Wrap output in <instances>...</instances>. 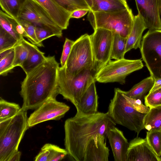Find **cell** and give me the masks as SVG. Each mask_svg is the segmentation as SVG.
<instances>
[{"label": "cell", "mask_w": 161, "mask_h": 161, "mask_svg": "<svg viewBox=\"0 0 161 161\" xmlns=\"http://www.w3.org/2000/svg\"><path fill=\"white\" fill-rule=\"evenodd\" d=\"M116 124L106 113L76 116L64 123V145L68 155L76 161H83L86 147L91 140L100 135L106 136Z\"/></svg>", "instance_id": "cell-1"}, {"label": "cell", "mask_w": 161, "mask_h": 161, "mask_svg": "<svg viewBox=\"0 0 161 161\" xmlns=\"http://www.w3.org/2000/svg\"><path fill=\"white\" fill-rule=\"evenodd\" d=\"M59 68L55 56H49L26 74L21 84L20 94L23 101L22 109H36L48 100L56 98L59 94Z\"/></svg>", "instance_id": "cell-2"}, {"label": "cell", "mask_w": 161, "mask_h": 161, "mask_svg": "<svg viewBox=\"0 0 161 161\" xmlns=\"http://www.w3.org/2000/svg\"><path fill=\"white\" fill-rule=\"evenodd\" d=\"M27 111L21 110L15 115L0 121V161H8L18 151L28 125Z\"/></svg>", "instance_id": "cell-3"}, {"label": "cell", "mask_w": 161, "mask_h": 161, "mask_svg": "<svg viewBox=\"0 0 161 161\" xmlns=\"http://www.w3.org/2000/svg\"><path fill=\"white\" fill-rule=\"evenodd\" d=\"M87 18L93 29L102 28L127 38L131 31L134 16L130 8L112 12L89 11Z\"/></svg>", "instance_id": "cell-4"}, {"label": "cell", "mask_w": 161, "mask_h": 161, "mask_svg": "<svg viewBox=\"0 0 161 161\" xmlns=\"http://www.w3.org/2000/svg\"><path fill=\"white\" fill-rule=\"evenodd\" d=\"M96 73L93 69H85L73 76L66 72L64 67H59L58 82L59 94L75 106L91 84L96 81Z\"/></svg>", "instance_id": "cell-5"}, {"label": "cell", "mask_w": 161, "mask_h": 161, "mask_svg": "<svg viewBox=\"0 0 161 161\" xmlns=\"http://www.w3.org/2000/svg\"><path fill=\"white\" fill-rule=\"evenodd\" d=\"M122 91L115 88L114 95L109 103L107 112L116 123L122 125L138 135L144 129L143 119L146 114L140 113L127 103Z\"/></svg>", "instance_id": "cell-6"}, {"label": "cell", "mask_w": 161, "mask_h": 161, "mask_svg": "<svg viewBox=\"0 0 161 161\" xmlns=\"http://www.w3.org/2000/svg\"><path fill=\"white\" fill-rule=\"evenodd\" d=\"M93 65L90 35L85 34L75 41L64 67L65 71L74 76L84 69H93Z\"/></svg>", "instance_id": "cell-7"}, {"label": "cell", "mask_w": 161, "mask_h": 161, "mask_svg": "<svg viewBox=\"0 0 161 161\" xmlns=\"http://www.w3.org/2000/svg\"><path fill=\"white\" fill-rule=\"evenodd\" d=\"M143 65L141 59L125 58L111 60L97 72L96 81L102 83L117 82L124 84L126 77L131 73L142 69Z\"/></svg>", "instance_id": "cell-8"}, {"label": "cell", "mask_w": 161, "mask_h": 161, "mask_svg": "<svg viewBox=\"0 0 161 161\" xmlns=\"http://www.w3.org/2000/svg\"><path fill=\"white\" fill-rule=\"evenodd\" d=\"M140 49L151 75L161 78V30H148L143 37Z\"/></svg>", "instance_id": "cell-9"}, {"label": "cell", "mask_w": 161, "mask_h": 161, "mask_svg": "<svg viewBox=\"0 0 161 161\" xmlns=\"http://www.w3.org/2000/svg\"><path fill=\"white\" fill-rule=\"evenodd\" d=\"M113 34V31L99 28L94 30L93 33L90 35L93 55V69L97 73L111 59Z\"/></svg>", "instance_id": "cell-10"}, {"label": "cell", "mask_w": 161, "mask_h": 161, "mask_svg": "<svg viewBox=\"0 0 161 161\" xmlns=\"http://www.w3.org/2000/svg\"><path fill=\"white\" fill-rule=\"evenodd\" d=\"M17 19L28 22L35 27L47 29L58 37L62 36L63 30L40 6L32 0L25 1Z\"/></svg>", "instance_id": "cell-11"}, {"label": "cell", "mask_w": 161, "mask_h": 161, "mask_svg": "<svg viewBox=\"0 0 161 161\" xmlns=\"http://www.w3.org/2000/svg\"><path fill=\"white\" fill-rule=\"evenodd\" d=\"M70 109L64 103L51 98L43 103L30 115L28 119V125L31 127L47 121L59 120L64 117Z\"/></svg>", "instance_id": "cell-12"}, {"label": "cell", "mask_w": 161, "mask_h": 161, "mask_svg": "<svg viewBox=\"0 0 161 161\" xmlns=\"http://www.w3.org/2000/svg\"><path fill=\"white\" fill-rule=\"evenodd\" d=\"M138 14L149 31L161 30V19L158 0H135Z\"/></svg>", "instance_id": "cell-13"}, {"label": "cell", "mask_w": 161, "mask_h": 161, "mask_svg": "<svg viewBox=\"0 0 161 161\" xmlns=\"http://www.w3.org/2000/svg\"><path fill=\"white\" fill-rule=\"evenodd\" d=\"M126 161H161L149 145L146 138L137 137L129 142Z\"/></svg>", "instance_id": "cell-14"}, {"label": "cell", "mask_w": 161, "mask_h": 161, "mask_svg": "<svg viewBox=\"0 0 161 161\" xmlns=\"http://www.w3.org/2000/svg\"><path fill=\"white\" fill-rule=\"evenodd\" d=\"M115 161H126L129 142L123 132L114 126L110 129L106 135Z\"/></svg>", "instance_id": "cell-15"}, {"label": "cell", "mask_w": 161, "mask_h": 161, "mask_svg": "<svg viewBox=\"0 0 161 161\" xmlns=\"http://www.w3.org/2000/svg\"><path fill=\"white\" fill-rule=\"evenodd\" d=\"M40 6L62 30L67 28L71 13L60 6L53 0H32Z\"/></svg>", "instance_id": "cell-16"}, {"label": "cell", "mask_w": 161, "mask_h": 161, "mask_svg": "<svg viewBox=\"0 0 161 161\" xmlns=\"http://www.w3.org/2000/svg\"><path fill=\"white\" fill-rule=\"evenodd\" d=\"M106 136L94 137L87 145L83 161H108L109 150L105 141Z\"/></svg>", "instance_id": "cell-17"}, {"label": "cell", "mask_w": 161, "mask_h": 161, "mask_svg": "<svg viewBox=\"0 0 161 161\" xmlns=\"http://www.w3.org/2000/svg\"><path fill=\"white\" fill-rule=\"evenodd\" d=\"M75 107L76 116L93 114L98 112V96L95 81L89 86Z\"/></svg>", "instance_id": "cell-18"}, {"label": "cell", "mask_w": 161, "mask_h": 161, "mask_svg": "<svg viewBox=\"0 0 161 161\" xmlns=\"http://www.w3.org/2000/svg\"><path fill=\"white\" fill-rule=\"evenodd\" d=\"M20 42L26 47L28 52L26 60L20 66L27 74L42 63L46 57L37 46L28 42L24 38Z\"/></svg>", "instance_id": "cell-19"}, {"label": "cell", "mask_w": 161, "mask_h": 161, "mask_svg": "<svg viewBox=\"0 0 161 161\" xmlns=\"http://www.w3.org/2000/svg\"><path fill=\"white\" fill-rule=\"evenodd\" d=\"M147 29L146 25L140 15L138 14L135 16L131 31L127 39L126 53L132 49H140L142 35Z\"/></svg>", "instance_id": "cell-20"}, {"label": "cell", "mask_w": 161, "mask_h": 161, "mask_svg": "<svg viewBox=\"0 0 161 161\" xmlns=\"http://www.w3.org/2000/svg\"><path fill=\"white\" fill-rule=\"evenodd\" d=\"M68 155L66 149L51 143L45 144L35 158V161H59Z\"/></svg>", "instance_id": "cell-21"}, {"label": "cell", "mask_w": 161, "mask_h": 161, "mask_svg": "<svg viewBox=\"0 0 161 161\" xmlns=\"http://www.w3.org/2000/svg\"><path fill=\"white\" fill-rule=\"evenodd\" d=\"M92 12H112L130 8L122 0H85Z\"/></svg>", "instance_id": "cell-22"}, {"label": "cell", "mask_w": 161, "mask_h": 161, "mask_svg": "<svg viewBox=\"0 0 161 161\" xmlns=\"http://www.w3.org/2000/svg\"><path fill=\"white\" fill-rule=\"evenodd\" d=\"M154 83V78L151 75L135 85L129 91H122V92L123 95L128 97L142 101L147 93L151 89Z\"/></svg>", "instance_id": "cell-23"}, {"label": "cell", "mask_w": 161, "mask_h": 161, "mask_svg": "<svg viewBox=\"0 0 161 161\" xmlns=\"http://www.w3.org/2000/svg\"><path fill=\"white\" fill-rule=\"evenodd\" d=\"M0 25L19 42H20L24 38L17 32L20 25L18 19L10 16L1 10H0Z\"/></svg>", "instance_id": "cell-24"}, {"label": "cell", "mask_w": 161, "mask_h": 161, "mask_svg": "<svg viewBox=\"0 0 161 161\" xmlns=\"http://www.w3.org/2000/svg\"><path fill=\"white\" fill-rule=\"evenodd\" d=\"M143 125L147 131L161 130V106L150 108L144 116Z\"/></svg>", "instance_id": "cell-25"}, {"label": "cell", "mask_w": 161, "mask_h": 161, "mask_svg": "<svg viewBox=\"0 0 161 161\" xmlns=\"http://www.w3.org/2000/svg\"><path fill=\"white\" fill-rule=\"evenodd\" d=\"M127 39L121 36L118 33L114 32L111 59L119 60L124 58Z\"/></svg>", "instance_id": "cell-26"}, {"label": "cell", "mask_w": 161, "mask_h": 161, "mask_svg": "<svg viewBox=\"0 0 161 161\" xmlns=\"http://www.w3.org/2000/svg\"><path fill=\"white\" fill-rule=\"evenodd\" d=\"M26 0H0L3 11L10 16L17 19L21 9Z\"/></svg>", "instance_id": "cell-27"}, {"label": "cell", "mask_w": 161, "mask_h": 161, "mask_svg": "<svg viewBox=\"0 0 161 161\" xmlns=\"http://www.w3.org/2000/svg\"><path fill=\"white\" fill-rule=\"evenodd\" d=\"M21 108L17 103L0 99V121L12 117L16 114Z\"/></svg>", "instance_id": "cell-28"}, {"label": "cell", "mask_w": 161, "mask_h": 161, "mask_svg": "<svg viewBox=\"0 0 161 161\" xmlns=\"http://www.w3.org/2000/svg\"><path fill=\"white\" fill-rule=\"evenodd\" d=\"M57 4L71 13L75 10L90 8L85 0H53Z\"/></svg>", "instance_id": "cell-29"}, {"label": "cell", "mask_w": 161, "mask_h": 161, "mask_svg": "<svg viewBox=\"0 0 161 161\" xmlns=\"http://www.w3.org/2000/svg\"><path fill=\"white\" fill-rule=\"evenodd\" d=\"M146 138L150 146L158 156L161 155V130H153L147 132Z\"/></svg>", "instance_id": "cell-30"}, {"label": "cell", "mask_w": 161, "mask_h": 161, "mask_svg": "<svg viewBox=\"0 0 161 161\" xmlns=\"http://www.w3.org/2000/svg\"><path fill=\"white\" fill-rule=\"evenodd\" d=\"M19 42L0 26V53L14 48Z\"/></svg>", "instance_id": "cell-31"}, {"label": "cell", "mask_w": 161, "mask_h": 161, "mask_svg": "<svg viewBox=\"0 0 161 161\" xmlns=\"http://www.w3.org/2000/svg\"><path fill=\"white\" fill-rule=\"evenodd\" d=\"M14 56L12 64V68L21 65L26 60L28 50L26 47L21 42H18L14 47Z\"/></svg>", "instance_id": "cell-32"}, {"label": "cell", "mask_w": 161, "mask_h": 161, "mask_svg": "<svg viewBox=\"0 0 161 161\" xmlns=\"http://www.w3.org/2000/svg\"><path fill=\"white\" fill-rule=\"evenodd\" d=\"M14 47L6 55L0 59V75L5 76L13 69L12 64L14 60Z\"/></svg>", "instance_id": "cell-33"}, {"label": "cell", "mask_w": 161, "mask_h": 161, "mask_svg": "<svg viewBox=\"0 0 161 161\" xmlns=\"http://www.w3.org/2000/svg\"><path fill=\"white\" fill-rule=\"evenodd\" d=\"M18 19L22 25L28 36V39L32 44L38 47H44L43 43L39 42L35 34V27L31 23L27 21Z\"/></svg>", "instance_id": "cell-34"}, {"label": "cell", "mask_w": 161, "mask_h": 161, "mask_svg": "<svg viewBox=\"0 0 161 161\" xmlns=\"http://www.w3.org/2000/svg\"><path fill=\"white\" fill-rule=\"evenodd\" d=\"M144 100L145 105L150 108L161 106V87L149 92Z\"/></svg>", "instance_id": "cell-35"}, {"label": "cell", "mask_w": 161, "mask_h": 161, "mask_svg": "<svg viewBox=\"0 0 161 161\" xmlns=\"http://www.w3.org/2000/svg\"><path fill=\"white\" fill-rule=\"evenodd\" d=\"M123 95L130 106L137 111L141 113L145 114L149 112L150 108L144 105L141 100L131 98L123 94Z\"/></svg>", "instance_id": "cell-36"}, {"label": "cell", "mask_w": 161, "mask_h": 161, "mask_svg": "<svg viewBox=\"0 0 161 161\" xmlns=\"http://www.w3.org/2000/svg\"><path fill=\"white\" fill-rule=\"evenodd\" d=\"M75 41L66 38L60 59L61 67L65 66Z\"/></svg>", "instance_id": "cell-37"}, {"label": "cell", "mask_w": 161, "mask_h": 161, "mask_svg": "<svg viewBox=\"0 0 161 161\" xmlns=\"http://www.w3.org/2000/svg\"><path fill=\"white\" fill-rule=\"evenodd\" d=\"M35 34L37 39L40 43L48 38L55 36L52 32L44 28L35 27Z\"/></svg>", "instance_id": "cell-38"}, {"label": "cell", "mask_w": 161, "mask_h": 161, "mask_svg": "<svg viewBox=\"0 0 161 161\" xmlns=\"http://www.w3.org/2000/svg\"><path fill=\"white\" fill-rule=\"evenodd\" d=\"M89 11V10L86 9L75 10L71 13L70 18H80L85 15Z\"/></svg>", "instance_id": "cell-39"}, {"label": "cell", "mask_w": 161, "mask_h": 161, "mask_svg": "<svg viewBox=\"0 0 161 161\" xmlns=\"http://www.w3.org/2000/svg\"><path fill=\"white\" fill-rule=\"evenodd\" d=\"M21 152L19 151L13 154L8 161H19L20 160Z\"/></svg>", "instance_id": "cell-40"}, {"label": "cell", "mask_w": 161, "mask_h": 161, "mask_svg": "<svg viewBox=\"0 0 161 161\" xmlns=\"http://www.w3.org/2000/svg\"><path fill=\"white\" fill-rule=\"evenodd\" d=\"M160 87H161V78L154 79L153 85L149 92L153 91Z\"/></svg>", "instance_id": "cell-41"}, {"label": "cell", "mask_w": 161, "mask_h": 161, "mask_svg": "<svg viewBox=\"0 0 161 161\" xmlns=\"http://www.w3.org/2000/svg\"><path fill=\"white\" fill-rule=\"evenodd\" d=\"M159 11L160 15H161V0H158Z\"/></svg>", "instance_id": "cell-42"}, {"label": "cell", "mask_w": 161, "mask_h": 161, "mask_svg": "<svg viewBox=\"0 0 161 161\" xmlns=\"http://www.w3.org/2000/svg\"><path fill=\"white\" fill-rule=\"evenodd\" d=\"M122 1L126 4H127V2H126V0H122Z\"/></svg>", "instance_id": "cell-43"}, {"label": "cell", "mask_w": 161, "mask_h": 161, "mask_svg": "<svg viewBox=\"0 0 161 161\" xmlns=\"http://www.w3.org/2000/svg\"><path fill=\"white\" fill-rule=\"evenodd\" d=\"M160 157H161V156H160Z\"/></svg>", "instance_id": "cell-44"}]
</instances>
